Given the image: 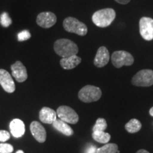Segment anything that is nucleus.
<instances>
[{
  "label": "nucleus",
  "mask_w": 153,
  "mask_h": 153,
  "mask_svg": "<svg viewBox=\"0 0 153 153\" xmlns=\"http://www.w3.org/2000/svg\"><path fill=\"white\" fill-rule=\"evenodd\" d=\"M11 74L18 82H24L27 79L28 73L26 67L21 61H16L11 66Z\"/></svg>",
  "instance_id": "nucleus-11"
},
{
  "label": "nucleus",
  "mask_w": 153,
  "mask_h": 153,
  "mask_svg": "<svg viewBox=\"0 0 153 153\" xmlns=\"http://www.w3.org/2000/svg\"><path fill=\"white\" fill-rule=\"evenodd\" d=\"M110 59L109 52L106 47L101 46L97 51L94 60V64L97 68H103L108 64Z\"/></svg>",
  "instance_id": "nucleus-12"
},
{
  "label": "nucleus",
  "mask_w": 153,
  "mask_h": 153,
  "mask_svg": "<svg viewBox=\"0 0 153 153\" xmlns=\"http://www.w3.org/2000/svg\"><path fill=\"white\" fill-rule=\"evenodd\" d=\"M140 33L145 41L153 40V19L150 17H142L139 22Z\"/></svg>",
  "instance_id": "nucleus-8"
},
{
  "label": "nucleus",
  "mask_w": 153,
  "mask_h": 153,
  "mask_svg": "<svg viewBox=\"0 0 153 153\" xmlns=\"http://www.w3.org/2000/svg\"><path fill=\"white\" fill-rule=\"evenodd\" d=\"M18 41H26V40L29 39L30 38V32L27 30H24L23 31L20 32L18 34Z\"/></svg>",
  "instance_id": "nucleus-24"
},
{
  "label": "nucleus",
  "mask_w": 153,
  "mask_h": 153,
  "mask_svg": "<svg viewBox=\"0 0 153 153\" xmlns=\"http://www.w3.org/2000/svg\"><path fill=\"white\" fill-rule=\"evenodd\" d=\"M115 1L120 4H128L131 0H115Z\"/></svg>",
  "instance_id": "nucleus-27"
},
{
  "label": "nucleus",
  "mask_w": 153,
  "mask_h": 153,
  "mask_svg": "<svg viewBox=\"0 0 153 153\" xmlns=\"http://www.w3.org/2000/svg\"><path fill=\"white\" fill-rule=\"evenodd\" d=\"M39 118L44 123L53 124L57 119V113L52 108L43 107L40 111Z\"/></svg>",
  "instance_id": "nucleus-14"
},
{
  "label": "nucleus",
  "mask_w": 153,
  "mask_h": 153,
  "mask_svg": "<svg viewBox=\"0 0 153 153\" xmlns=\"http://www.w3.org/2000/svg\"><path fill=\"white\" fill-rule=\"evenodd\" d=\"M102 92L100 88L93 85H87L80 89L78 97L85 103H91L98 101L101 98Z\"/></svg>",
  "instance_id": "nucleus-4"
},
{
  "label": "nucleus",
  "mask_w": 153,
  "mask_h": 153,
  "mask_svg": "<svg viewBox=\"0 0 153 153\" xmlns=\"http://www.w3.org/2000/svg\"><path fill=\"white\" fill-rule=\"evenodd\" d=\"M57 116L67 123L75 124L79 120V116L75 111L68 106H61L57 109Z\"/></svg>",
  "instance_id": "nucleus-7"
},
{
  "label": "nucleus",
  "mask_w": 153,
  "mask_h": 153,
  "mask_svg": "<svg viewBox=\"0 0 153 153\" xmlns=\"http://www.w3.org/2000/svg\"><path fill=\"white\" fill-rule=\"evenodd\" d=\"M92 137L97 142L106 144L111 140V135L104 131H94L92 133Z\"/></svg>",
  "instance_id": "nucleus-19"
},
{
  "label": "nucleus",
  "mask_w": 153,
  "mask_h": 153,
  "mask_svg": "<svg viewBox=\"0 0 153 153\" xmlns=\"http://www.w3.org/2000/svg\"><path fill=\"white\" fill-rule=\"evenodd\" d=\"M11 133L15 137H20L25 133V125L22 120L19 118H15L10 123Z\"/></svg>",
  "instance_id": "nucleus-15"
},
{
  "label": "nucleus",
  "mask_w": 153,
  "mask_h": 153,
  "mask_svg": "<svg viewBox=\"0 0 153 153\" xmlns=\"http://www.w3.org/2000/svg\"><path fill=\"white\" fill-rule=\"evenodd\" d=\"M16 153H24V151H23V150H18Z\"/></svg>",
  "instance_id": "nucleus-30"
},
{
  "label": "nucleus",
  "mask_w": 153,
  "mask_h": 153,
  "mask_svg": "<svg viewBox=\"0 0 153 153\" xmlns=\"http://www.w3.org/2000/svg\"><path fill=\"white\" fill-rule=\"evenodd\" d=\"M53 47L56 54L62 57V58L76 55L79 52L77 45L71 40L67 38L57 40L55 42Z\"/></svg>",
  "instance_id": "nucleus-1"
},
{
  "label": "nucleus",
  "mask_w": 153,
  "mask_h": 153,
  "mask_svg": "<svg viewBox=\"0 0 153 153\" xmlns=\"http://www.w3.org/2000/svg\"><path fill=\"white\" fill-rule=\"evenodd\" d=\"M10 138V133L8 131L1 130L0 131V142H6Z\"/></svg>",
  "instance_id": "nucleus-25"
},
{
  "label": "nucleus",
  "mask_w": 153,
  "mask_h": 153,
  "mask_svg": "<svg viewBox=\"0 0 153 153\" xmlns=\"http://www.w3.org/2000/svg\"><path fill=\"white\" fill-rule=\"evenodd\" d=\"M0 24L4 28H8L12 24V20L7 12H3L0 16Z\"/></svg>",
  "instance_id": "nucleus-22"
},
{
  "label": "nucleus",
  "mask_w": 153,
  "mask_h": 153,
  "mask_svg": "<svg viewBox=\"0 0 153 153\" xmlns=\"http://www.w3.org/2000/svg\"><path fill=\"white\" fill-rule=\"evenodd\" d=\"M107 128V123L106 120L103 118H99L94 126L92 131H104Z\"/></svg>",
  "instance_id": "nucleus-21"
},
{
  "label": "nucleus",
  "mask_w": 153,
  "mask_h": 153,
  "mask_svg": "<svg viewBox=\"0 0 153 153\" xmlns=\"http://www.w3.org/2000/svg\"><path fill=\"white\" fill-rule=\"evenodd\" d=\"M14 151L13 146L8 143L0 144V153H11Z\"/></svg>",
  "instance_id": "nucleus-23"
},
{
  "label": "nucleus",
  "mask_w": 153,
  "mask_h": 153,
  "mask_svg": "<svg viewBox=\"0 0 153 153\" xmlns=\"http://www.w3.org/2000/svg\"><path fill=\"white\" fill-rule=\"evenodd\" d=\"M111 62L115 68H121L124 65H132L134 62V58L133 55L127 51H118L113 53Z\"/></svg>",
  "instance_id": "nucleus-6"
},
{
  "label": "nucleus",
  "mask_w": 153,
  "mask_h": 153,
  "mask_svg": "<svg viewBox=\"0 0 153 153\" xmlns=\"http://www.w3.org/2000/svg\"><path fill=\"white\" fill-rule=\"evenodd\" d=\"M57 16L51 11H44L40 13L36 18V23L43 28H49L56 24Z\"/></svg>",
  "instance_id": "nucleus-9"
},
{
  "label": "nucleus",
  "mask_w": 153,
  "mask_h": 153,
  "mask_svg": "<svg viewBox=\"0 0 153 153\" xmlns=\"http://www.w3.org/2000/svg\"><path fill=\"white\" fill-rule=\"evenodd\" d=\"M30 131L36 140L44 143L46 140V131L45 128L39 122L33 121L30 125Z\"/></svg>",
  "instance_id": "nucleus-13"
},
{
  "label": "nucleus",
  "mask_w": 153,
  "mask_h": 153,
  "mask_svg": "<svg viewBox=\"0 0 153 153\" xmlns=\"http://www.w3.org/2000/svg\"><path fill=\"white\" fill-rule=\"evenodd\" d=\"M81 57L76 55L68 57H63L60 60V64L63 69L69 70L76 68L78 65L81 63Z\"/></svg>",
  "instance_id": "nucleus-16"
},
{
  "label": "nucleus",
  "mask_w": 153,
  "mask_h": 153,
  "mask_svg": "<svg viewBox=\"0 0 153 153\" xmlns=\"http://www.w3.org/2000/svg\"><path fill=\"white\" fill-rule=\"evenodd\" d=\"M118 147L115 143H106L97 150V153H117Z\"/></svg>",
  "instance_id": "nucleus-20"
},
{
  "label": "nucleus",
  "mask_w": 153,
  "mask_h": 153,
  "mask_svg": "<svg viewBox=\"0 0 153 153\" xmlns=\"http://www.w3.org/2000/svg\"><path fill=\"white\" fill-rule=\"evenodd\" d=\"M52 125L57 131L60 132L61 133L66 135V136H71V135H73L74 131L72 128L62 120L56 119Z\"/></svg>",
  "instance_id": "nucleus-17"
},
{
  "label": "nucleus",
  "mask_w": 153,
  "mask_h": 153,
  "mask_svg": "<svg viewBox=\"0 0 153 153\" xmlns=\"http://www.w3.org/2000/svg\"><path fill=\"white\" fill-rule=\"evenodd\" d=\"M136 153H150V152H149L148 151H147L145 150H143L142 149V150H139Z\"/></svg>",
  "instance_id": "nucleus-28"
},
{
  "label": "nucleus",
  "mask_w": 153,
  "mask_h": 153,
  "mask_svg": "<svg viewBox=\"0 0 153 153\" xmlns=\"http://www.w3.org/2000/svg\"><path fill=\"white\" fill-rule=\"evenodd\" d=\"M149 113H150V115L151 116H153V106L149 111Z\"/></svg>",
  "instance_id": "nucleus-29"
},
{
  "label": "nucleus",
  "mask_w": 153,
  "mask_h": 153,
  "mask_svg": "<svg viewBox=\"0 0 153 153\" xmlns=\"http://www.w3.org/2000/svg\"><path fill=\"white\" fill-rule=\"evenodd\" d=\"M116 18V11L113 9L106 8L100 9L94 13L91 17L96 26L100 28H106L110 26Z\"/></svg>",
  "instance_id": "nucleus-2"
},
{
  "label": "nucleus",
  "mask_w": 153,
  "mask_h": 153,
  "mask_svg": "<svg viewBox=\"0 0 153 153\" xmlns=\"http://www.w3.org/2000/svg\"><path fill=\"white\" fill-rule=\"evenodd\" d=\"M0 85L4 90L8 93H13L16 89L12 76L10 73L4 69H0Z\"/></svg>",
  "instance_id": "nucleus-10"
},
{
  "label": "nucleus",
  "mask_w": 153,
  "mask_h": 153,
  "mask_svg": "<svg viewBox=\"0 0 153 153\" xmlns=\"http://www.w3.org/2000/svg\"><path fill=\"white\" fill-rule=\"evenodd\" d=\"M131 82L136 87H150L153 85V70L148 69L140 70L134 75Z\"/></svg>",
  "instance_id": "nucleus-5"
},
{
  "label": "nucleus",
  "mask_w": 153,
  "mask_h": 153,
  "mask_svg": "<svg viewBox=\"0 0 153 153\" xmlns=\"http://www.w3.org/2000/svg\"><path fill=\"white\" fill-rule=\"evenodd\" d=\"M97 148L94 145L89 147L85 151V153H97Z\"/></svg>",
  "instance_id": "nucleus-26"
},
{
  "label": "nucleus",
  "mask_w": 153,
  "mask_h": 153,
  "mask_svg": "<svg viewBox=\"0 0 153 153\" xmlns=\"http://www.w3.org/2000/svg\"><path fill=\"white\" fill-rule=\"evenodd\" d=\"M142 128V123L136 118H133L125 125V128L130 133H135Z\"/></svg>",
  "instance_id": "nucleus-18"
},
{
  "label": "nucleus",
  "mask_w": 153,
  "mask_h": 153,
  "mask_svg": "<svg viewBox=\"0 0 153 153\" xmlns=\"http://www.w3.org/2000/svg\"><path fill=\"white\" fill-rule=\"evenodd\" d=\"M63 27L69 33H75L81 36L87 35L88 28L83 22L74 17H68L63 21Z\"/></svg>",
  "instance_id": "nucleus-3"
}]
</instances>
